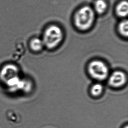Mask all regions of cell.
Listing matches in <instances>:
<instances>
[{
	"mask_svg": "<svg viewBox=\"0 0 128 128\" xmlns=\"http://www.w3.org/2000/svg\"><path fill=\"white\" fill-rule=\"evenodd\" d=\"M95 13L93 9L89 6L80 8L75 15V24L77 28L82 30L89 29L95 20Z\"/></svg>",
	"mask_w": 128,
	"mask_h": 128,
	"instance_id": "1",
	"label": "cell"
},
{
	"mask_svg": "<svg viewBox=\"0 0 128 128\" xmlns=\"http://www.w3.org/2000/svg\"><path fill=\"white\" fill-rule=\"evenodd\" d=\"M63 38V32L60 27L56 26H51L46 30L43 41L44 46L47 48L52 49L60 44Z\"/></svg>",
	"mask_w": 128,
	"mask_h": 128,
	"instance_id": "2",
	"label": "cell"
},
{
	"mask_svg": "<svg viewBox=\"0 0 128 128\" xmlns=\"http://www.w3.org/2000/svg\"><path fill=\"white\" fill-rule=\"evenodd\" d=\"M88 71L93 78L98 80H103L107 78L109 69L106 64L102 61L94 60L90 63Z\"/></svg>",
	"mask_w": 128,
	"mask_h": 128,
	"instance_id": "3",
	"label": "cell"
},
{
	"mask_svg": "<svg viewBox=\"0 0 128 128\" xmlns=\"http://www.w3.org/2000/svg\"><path fill=\"white\" fill-rule=\"evenodd\" d=\"M127 80L125 74L120 71H116L112 74L109 78V83L112 86L119 88L123 86Z\"/></svg>",
	"mask_w": 128,
	"mask_h": 128,
	"instance_id": "4",
	"label": "cell"
},
{
	"mask_svg": "<svg viewBox=\"0 0 128 128\" xmlns=\"http://www.w3.org/2000/svg\"><path fill=\"white\" fill-rule=\"evenodd\" d=\"M116 14L119 17H126L128 13V3L126 0H123L120 2L116 8Z\"/></svg>",
	"mask_w": 128,
	"mask_h": 128,
	"instance_id": "5",
	"label": "cell"
},
{
	"mask_svg": "<svg viewBox=\"0 0 128 128\" xmlns=\"http://www.w3.org/2000/svg\"><path fill=\"white\" fill-rule=\"evenodd\" d=\"M93 10L98 14L104 13L108 9V4L105 0H97L94 4Z\"/></svg>",
	"mask_w": 128,
	"mask_h": 128,
	"instance_id": "6",
	"label": "cell"
},
{
	"mask_svg": "<svg viewBox=\"0 0 128 128\" xmlns=\"http://www.w3.org/2000/svg\"><path fill=\"white\" fill-rule=\"evenodd\" d=\"M44 46L42 40L40 38H35L32 41V48L35 51H40Z\"/></svg>",
	"mask_w": 128,
	"mask_h": 128,
	"instance_id": "7",
	"label": "cell"
},
{
	"mask_svg": "<svg viewBox=\"0 0 128 128\" xmlns=\"http://www.w3.org/2000/svg\"><path fill=\"white\" fill-rule=\"evenodd\" d=\"M120 32L123 36L127 37L128 35V24L127 20L122 22L118 26Z\"/></svg>",
	"mask_w": 128,
	"mask_h": 128,
	"instance_id": "8",
	"label": "cell"
},
{
	"mask_svg": "<svg viewBox=\"0 0 128 128\" xmlns=\"http://www.w3.org/2000/svg\"><path fill=\"white\" fill-rule=\"evenodd\" d=\"M103 90V86L100 84H96L92 87L91 93L95 96L100 95Z\"/></svg>",
	"mask_w": 128,
	"mask_h": 128,
	"instance_id": "9",
	"label": "cell"
},
{
	"mask_svg": "<svg viewBox=\"0 0 128 128\" xmlns=\"http://www.w3.org/2000/svg\"><path fill=\"white\" fill-rule=\"evenodd\" d=\"M128 128V126H126V127H125V128Z\"/></svg>",
	"mask_w": 128,
	"mask_h": 128,
	"instance_id": "10",
	"label": "cell"
}]
</instances>
